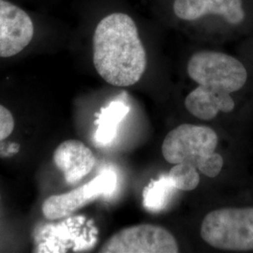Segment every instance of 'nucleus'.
Masks as SVG:
<instances>
[{"label":"nucleus","instance_id":"obj_1","mask_svg":"<svg viewBox=\"0 0 253 253\" xmlns=\"http://www.w3.org/2000/svg\"><path fill=\"white\" fill-rule=\"evenodd\" d=\"M93 62L110 84L130 86L140 81L146 68V53L134 21L113 13L98 24L93 37Z\"/></svg>","mask_w":253,"mask_h":253},{"label":"nucleus","instance_id":"obj_2","mask_svg":"<svg viewBox=\"0 0 253 253\" xmlns=\"http://www.w3.org/2000/svg\"><path fill=\"white\" fill-rule=\"evenodd\" d=\"M190 78L199 85L185 100L186 109L201 120H212L219 112L235 108L233 92L244 86L248 73L239 60L229 54L202 51L193 54L188 63Z\"/></svg>","mask_w":253,"mask_h":253},{"label":"nucleus","instance_id":"obj_3","mask_svg":"<svg viewBox=\"0 0 253 253\" xmlns=\"http://www.w3.org/2000/svg\"><path fill=\"white\" fill-rule=\"evenodd\" d=\"M218 137L207 126L181 124L163 140L164 160L171 164L187 163L208 177H216L223 167V158L216 152Z\"/></svg>","mask_w":253,"mask_h":253},{"label":"nucleus","instance_id":"obj_4","mask_svg":"<svg viewBox=\"0 0 253 253\" xmlns=\"http://www.w3.org/2000/svg\"><path fill=\"white\" fill-rule=\"evenodd\" d=\"M201 237L222 251H253V208H219L209 212L201 224Z\"/></svg>","mask_w":253,"mask_h":253},{"label":"nucleus","instance_id":"obj_5","mask_svg":"<svg viewBox=\"0 0 253 253\" xmlns=\"http://www.w3.org/2000/svg\"><path fill=\"white\" fill-rule=\"evenodd\" d=\"M104 253H176L179 245L166 228L153 224L126 227L112 235L99 251Z\"/></svg>","mask_w":253,"mask_h":253},{"label":"nucleus","instance_id":"obj_6","mask_svg":"<svg viewBox=\"0 0 253 253\" xmlns=\"http://www.w3.org/2000/svg\"><path fill=\"white\" fill-rule=\"evenodd\" d=\"M118 185V176L111 169L104 170L92 180L70 192L53 195L42 205V213L48 219L67 217L100 196L114 193Z\"/></svg>","mask_w":253,"mask_h":253},{"label":"nucleus","instance_id":"obj_7","mask_svg":"<svg viewBox=\"0 0 253 253\" xmlns=\"http://www.w3.org/2000/svg\"><path fill=\"white\" fill-rule=\"evenodd\" d=\"M34 36L32 20L25 10L0 0V57H10L27 47Z\"/></svg>","mask_w":253,"mask_h":253},{"label":"nucleus","instance_id":"obj_8","mask_svg":"<svg viewBox=\"0 0 253 253\" xmlns=\"http://www.w3.org/2000/svg\"><path fill=\"white\" fill-rule=\"evenodd\" d=\"M55 166L63 172L65 180L73 185L84 178L93 170L96 157L84 143L68 140L61 143L54 152Z\"/></svg>","mask_w":253,"mask_h":253},{"label":"nucleus","instance_id":"obj_9","mask_svg":"<svg viewBox=\"0 0 253 253\" xmlns=\"http://www.w3.org/2000/svg\"><path fill=\"white\" fill-rule=\"evenodd\" d=\"M173 11L178 18L186 21L215 14L232 25H238L245 18L242 0H174Z\"/></svg>","mask_w":253,"mask_h":253},{"label":"nucleus","instance_id":"obj_10","mask_svg":"<svg viewBox=\"0 0 253 253\" xmlns=\"http://www.w3.org/2000/svg\"><path fill=\"white\" fill-rule=\"evenodd\" d=\"M129 112V106L121 100H114L102 109L96 121L97 129L94 135L99 145H108L118 134V126Z\"/></svg>","mask_w":253,"mask_h":253},{"label":"nucleus","instance_id":"obj_11","mask_svg":"<svg viewBox=\"0 0 253 253\" xmlns=\"http://www.w3.org/2000/svg\"><path fill=\"white\" fill-rule=\"evenodd\" d=\"M174 190H177L168 174H163L157 180L151 181L148 186L145 187L143 193L145 208L152 212L163 210L172 197Z\"/></svg>","mask_w":253,"mask_h":253},{"label":"nucleus","instance_id":"obj_12","mask_svg":"<svg viewBox=\"0 0 253 253\" xmlns=\"http://www.w3.org/2000/svg\"><path fill=\"white\" fill-rule=\"evenodd\" d=\"M167 174L172 179L177 190L191 191L195 190L199 185L198 170L194 166L187 163L173 164Z\"/></svg>","mask_w":253,"mask_h":253},{"label":"nucleus","instance_id":"obj_13","mask_svg":"<svg viewBox=\"0 0 253 253\" xmlns=\"http://www.w3.org/2000/svg\"><path fill=\"white\" fill-rule=\"evenodd\" d=\"M14 125L12 114L5 106L0 104V143L12 133Z\"/></svg>","mask_w":253,"mask_h":253}]
</instances>
